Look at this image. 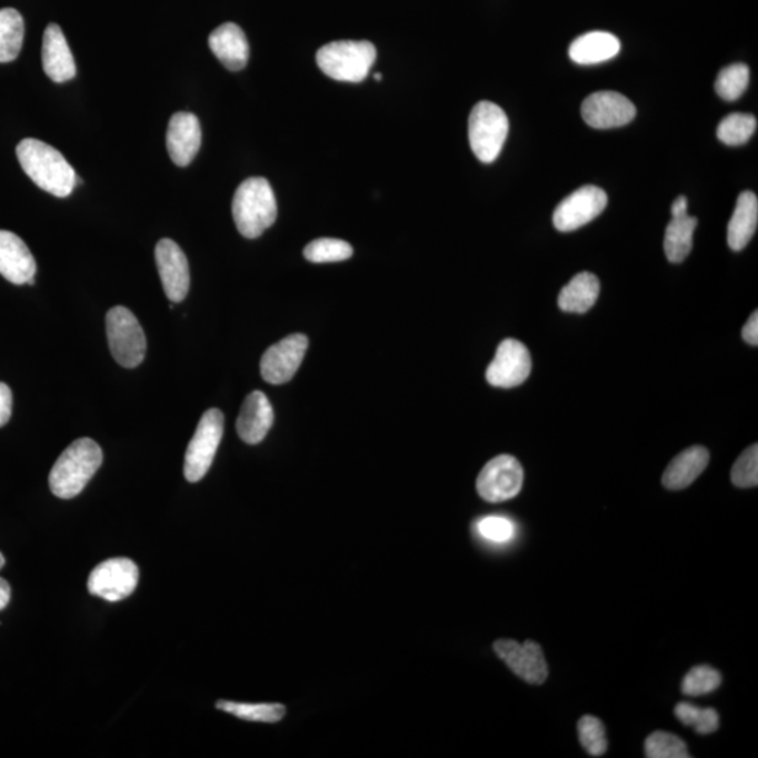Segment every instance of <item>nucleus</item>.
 <instances>
[{
  "label": "nucleus",
  "mask_w": 758,
  "mask_h": 758,
  "mask_svg": "<svg viewBox=\"0 0 758 758\" xmlns=\"http://www.w3.org/2000/svg\"><path fill=\"white\" fill-rule=\"evenodd\" d=\"M309 340L306 335L287 336L267 349L260 361V372L266 382L281 386L291 381L306 357Z\"/></svg>",
  "instance_id": "nucleus-11"
},
{
  "label": "nucleus",
  "mask_w": 758,
  "mask_h": 758,
  "mask_svg": "<svg viewBox=\"0 0 758 758\" xmlns=\"http://www.w3.org/2000/svg\"><path fill=\"white\" fill-rule=\"evenodd\" d=\"M111 355L120 366L136 368L146 359L147 338L136 315L124 307L111 308L106 317Z\"/></svg>",
  "instance_id": "nucleus-6"
},
{
  "label": "nucleus",
  "mask_w": 758,
  "mask_h": 758,
  "mask_svg": "<svg viewBox=\"0 0 758 758\" xmlns=\"http://www.w3.org/2000/svg\"><path fill=\"white\" fill-rule=\"evenodd\" d=\"M581 116L590 127L608 130L629 124L637 116V107L621 93L599 92L584 101Z\"/></svg>",
  "instance_id": "nucleus-15"
},
{
  "label": "nucleus",
  "mask_w": 758,
  "mask_h": 758,
  "mask_svg": "<svg viewBox=\"0 0 758 758\" xmlns=\"http://www.w3.org/2000/svg\"><path fill=\"white\" fill-rule=\"evenodd\" d=\"M303 256L311 263H336L353 256V248L345 240L322 238L313 240L303 249Z\"/></svg>",
  "instance_id": "nucleus-29"
},
{
  "label": "nucleus",
  "mask_w": 758,
  "mask_h": 758,
  "mask_svg": "<svg viewBox=\"0 0 758 758\" xmlns=\"http://www.w3.org/2000/svg\"><path fill=\"white\" fill-rule=\"evenodd\" d=\"M103 451L92 439L73 441L57 459L50 472V489L57 498L73 499L99 471Z\"/></svg>",
  "instance_id": "nucleus-2"
},
{
  "label": "nucleus",
  "mask_w": 758,
  "mask_h": 758,
  "mask_svg": "<svg viewBox=\"0 0 758 758\" xmlns=\"http://www.w3.org/2000/svg\"><path fill=\"white\" fill-rule=\"evenodd\" d=\"M709 462V452L706 447L694 446L687 448L669 463L664 478L665 488L681 490L697 480L699 475L706 471Z\"/></svg>",
  "instance_id": "nucleus-22"
},
{
  "label": "nucleus",
  "mask_w": 758,
  "mask_h": 758,
  "mask_svg": "<svg viewBox=\"0 0 758 758\" xmlns=\"http://www.w3.org/2000/svg\"><path fill=\"white\" fill-rule=\"evenodd\" d=\"M608 205L606 191L596 186H584L566 197L553 212V226L559 232H572L596 220Z\"/></svg>",
  "instance_id": "nucleus-10"
},
{
  "label": "nucleus",
  "mask_w": 758,
  "mask_h": 758,
  "mask_svg": "<svg viewBox=\"0 0 758 758\" xmlns=\"http://www.w3.org/2000/svg\"><path fill=\"white\" fill-rule=\"evenodd\" d=\"M4 566V557L2 553H0V569H2Z\"/></svg>",
  "instance_id": "nucleus-41"
},
{
  "label": "nucleus",
  "mask_w": 758,
  "mask_h": 758,
  "mask_svg": "<svg viewBox=\"0 0 758 758\" xmlns=\"http://www.w3.org/2000/svg\"><path fill=\"white\" fill-rule=\"evenodd\" d=\"M475 530L485 541L493 543L510 542L516 537L515 521L501 516H488L477 521Z\"/></svg>",
  "instance_id": "nucleus-35"
},
{
  "label": "nucleus",
  "mask_w": 758,
  "mask_h": 758,
  "mask_svg": "<svg viewBox=\"0 0 758 758\" xmlns=\"http://www.w3.org/2000/svg\"><path fill=\"white\" fill-rule=\"evenodd\" d=\"M645 756L648 758H690L687 746L679 736L655 732L645 741Z\"/></svg>",
  "instance_id": "nucleus-33"
},
{
  "label": "nucleus",
  "mask_w": 758,
  "mask_h": 758,
  "mask_svg": "<svg viewBox=\"0 0 758 758\" xmlns=\"http://www.w3.org/2000/svg\"><path fill=\"white\" fill-rule=\"evenodd\" d=\"M154 259L169 301H183L190 288L189 261L183 250L172 239H162L154 249Z\"/></svg>",
  "instance_id": "nucleus-14"
},
{
  "label": "nucleus",
  "mask_w": 758,
  "mask_h": 758,
  "mask_svg": "<svg viewBox=\"0 0 758 758\" xmlns=\"http://www.w3.org/2000/svg\"><path fill=\"white\" fill-rule=\"evenodd\" d=\"M42 68L56 83L68 82L77 77L71 48L58 24H48L42 37Z\"/></svg>",
  "instance_id": "nucleus-18"
},
{
  "label": "nucleus",
  "mask_w": 758,
  "mask_h": 758,
  "mask_svg": "<svg viewBox=\"0 0 758 758\" xmlns=\"http://www.w3.org/2000/svg\"><path fill=\"white\" fill-rule=\"evenodd\" d=\"M140 580V569L127 558L107 559L96 566L89 576L88 590L90 595L110 602H117L130 597L136 591Z\"/></svg>",
  "instance_id": "nucleus-8"
},
{
  "label": "nucleus",
  "mask_w": 758,
  "mask_h": 758,
  "mask_svg": "<svg viewBox=\"0 0 758 758\" xmlns=\"http://www.w3.org/2000/svg\"><path fill=\"white\" fill-rule=\"evenodd\" d=\"M13 395L7 383L0 382V427H3L12 416Z\"/></svg>",
  "instance_id": "nucleus-37"
},
{
  "label": "nucleus",
  "mask_w": 758,
  "mask_h": 758,
  "mask_svg": "<svg viewBox=\"0 0 758 758\" xmlns=\"http://www.w3.org/2000/svg\"><path fill=\"white\" fill-rule=\"evenodd\" d=\"M167 146L170 159L180 168L189 167L201 147V126L195 114L180 111L170 119Z\"/></svg>",
  "instance_id": "nucleus-17"
},
{
  "label": "nucleus",
  "mask_w": 758,
  "mask_h": 758,
  "mask_svg": "<svg viewBox=\"0 0 758 758\" xmlns=\"http://www.w3.org/2000/svg\"><path fill=\"white\" fill-rule=\"evenodd\" d=\"M223 435V415L220 409L207 410L187 447L184 457V477L189 482H199L211 468L213 458L221 445Z\"/></svg>",
  "instance_id": "nucleus-7"
},
{
  "label": "nucleus",
  "mask_w": 758,
  "mask_h": 758,
  "mask_svg": "<svg viewBox=\"0 0 758 758\" xmlns=\"http://www.w3.org/2000/svg\"><path fill=\"white\" fill-rule=\"evenodd\" d=\"M531 356L527 347L516 339L501 341L492 362L486 370V379L496 388L521 386L531 373Z\"/></svg>",
  "instance_id": "nucleus-12"
},
{
  "label": "nucleus",
  "mask_w": 758,
  "mask_h": 758,
  "mask_svg": "<svg viewBox=\"0 0 758 758\" xmlns=\"http://www.w3.org/2000/svg\"><path fill=\"white\" fill-rule=\"evenodd\" d=\"M579 739L584 749L592 757L605 755L608 749L606 728L601 720L586 715L578 724Z\"/></svg>",
  "instance_id": "nucleus-34"
},
{
  "label": "nucleus",
  "mask_w": 758,
  "mask_h": 758,
  "mask_svg": "<svg viewBox=\"0 0 758 758\" xmlns=\"http://www.w3.org/2000/svg\"><path fill=\"white\" fill-rule=\"evenodd\" d=\"M232 216L242 237L259 238L277 220V201L269 180L250 178L238 187L232 201Z\"/></svg>",
  "instance_id": "nucleus-3"
},
{
  "label": "nucleus",
  "mask_w": 758,
  "mask_h": 758,
  "mask_svg": "<svg viewBox=\"0 0 758 758\" xmlns=\"http://www.w3.org/2000/svg\"><path fill=\"white\" fill-rule=\"evenodd\" d=\"M688 201L685 196L679 197L671 206L672 218L687 216Z\"/></svg>",
  "instance_id": "nucleus-39"
},
{
  "label": "nucleus",
  "mask_w": 758,
  "mask_h": 758,
  "mask_svg": "<svg viewBox=\"0 0 758 758\" xmlns=\"http://www.w3.org/2000/svg\"><path fill=\"white\" fill-rule=\"evenodd\" d=\"M16 154L24 173L47 193L66 199L80 183L63 154L46 142L26 138L16 148Z\"/></svg>",
  "instance_id": "nucleus-1"
},
{
  "label": "nucleus",
  "mask_w": 758,
  "mask_h": 758,
  "mask_svg": "<svg viewBox=\"0 0 758 758\" xmlns=\"http://www.w3.org/2000/svg\"><path fill=\"white\" fill-rule=\"evenodd\" d=\"M722 676L709 666H697L687 672L681 690L686 696L701 697L718 690Z\"/></svg>",
  "instance_id": "nucleus-32"
},
{
  "label": "nucleus",
  "mask_w": 758,
  "mask_h": 758,
  "mask_svg": "<svg viewBox=\"0 0 758 758\" xmlns=\"http://www.w3.org/2000/svg\"><path fill=\"white\" fill-rule=\"evenodd\" d=\"M698 226L697 218L685 216L672 218L666 228L665 252L671 263H681L692 249L694 231Z\"/></svg>",
  "instance_id": "nucleus-25"
},
{
  "label": "nucleus",
  "mask_w": 758,
  "mask_h": 758,
  "mask_svg": "<svg viewBox=\"0 0 758 758\" xmlns=\"http://www.w3.org/2000/svg\"><path fill=\"white\" fill-rule=\"evenodd\" d=\"M758 226V200L751 191H745L739 196L732 218L728 227L729 248L739 252L749 245L755 237Z\"/></svg>",
  "instance_id": "nucleus-23"
},
{
  "label": "nucleus",
  "mask_w": 758,
  "mask_h": 758,
  "mask_svg": "<svg viewBox=\"0 0 758 758\" xmlns=\"http://www.w3.org/2000/svg\"><path fill=\"white\" fill-rule=\"evenodd\" d=\"M24 41V20L18 10L0 9V62H12L19 57Z\"/></svg>",
  "instance_id": "nucleus-26"
},
{
  "label": "nucleus",
  "mask_w": 758,
  "mask_h": 758,
  "mask_svg": "<svg viewBox=\"0 0 758 758\" xmlns=\"http://www.w3.org/2000/svg\"><path fill=\"white\" fill-rule=\"evenodd\" d=\"M217 709L231 714L239 719L249 722L277 724L286 715V707L281 704H240L232 701H218Z\"/></svg>",
  "instance_id": "nucleus-27"
},
{
  "label": "nucleus",
  "mask_w": 758,
  "mask_h": 758,
  "mask_svg": "<svg viewBox=\"0 0 758 758\" xmlns=\"http://www.w3.org/2000/svg\"><path fill=\"white\" fill-rule=\"evenodd\" d=\"M373 79L382 80V74L381 73L373 74Z\"/></svg>",
  "instance_id": "nucleus-42"
},
{
  "label": "nucleus",
  "mask_w": 758,
  "mask_h": 758,
  "mask_svg": "<svg viewBox=\"0 0 758 758\" xmlns=\"http://www.w3.org/2000/svg\"><path fill=\"white\" fill-rule=\"evenodd\" d=\"M750 82V69L745 63H734L719 72L715 90L726 101H735L746 92Z\"/></svg>",
  "instance_id": "nucleus-30"
},
{
  "label": "nucleus",
  "mask_w": 758,
  "mask_h": 758,
  "mask_svg": "<svg viewBox=\"0 0 758 758\" xmlns=\"http://www.w3.org/2000/svg\"><path fill=\"white\" fill-rule=\"evenodd\" d=\"M496 655L507 667L530 685H542L548 677V666L541 646L532 640L525 644L511 639H499L493 645Z\"/></svg>",
  "instance_id": "nucleus-13"
},
{
  "label": "nucleus",
  "mask_w": 758,
  "mask_h": 758,
  "mask_svg": "<svg viewBox=\"0 0 758 758\" xmlns=\"http://www.w3.org/2000/svg\"><path fill=\"white\" fill-rule=\"evenodd\" d=\"M600 293V281L595 275L580 273L559 293L558 306L563 312L586 313L595 307Z\"/></svg>",
  "instance_id": "nucleus-24"
},
{
  "label": "nucleus",
  "mask_w": 758,
  "mask_h": 758,
  "mask_svg": "<svg viewBox=\"0 0 758 758\" xmlns=\"http://www.w3.org/2000/svg\"><path fill=\"white\" fill-rule=\"evenodd\" d=\"M37 263L18 235L0 231V275L13 285L34 286Z\"/></svg>",
  "instance_id": "nucleus-16"
},
{
  "label": "nucleus",
  "mask_w": 758,
  "mask_h": 758,
  "mask_svg": "<svg viewBox=\"0 0 758 758\" xmlns=\"http://www.w3.org/2000/svg\"><path fill=\"white\" fill-rule=\"evenodd\" d=\"M741 336H744L746 343H749L751 346L758 345V313H757V311L752 312L749 320H747V323L745 325L744 330H741Z\"/></svg>",
  "instance_id": "nucleus-38"
},
{
  "label": "nucleus",
  "mask_w": 758,
  "mask_h": 758,
  "mask_svg": "<svg viewBox=\"0 0 758 758\" xmlns=\"http://www.w3.org/2000/svg\"><path fill=\"white\" fill-rule=\"evenodd\" d=\"M213 56L229 71H242L249 61V42L238 24L226 23L217 27L208 39Z\"/></svg>",
  "instance_id": "nucleus-20"
},
{
  "label": "nucleus",
  "mask_w": 758,
  "mask_h": 758,
  "mask_svg": "<svg viewBox=\"0 0 758 758\" xmlns=\"http://www.w3.org/2000/svg\"><path fill=\"white\" fill-rule=\"evenodd\" d=\"M377 60V48L368 41H335L320 48V71L339 82L360 83Z\"/></svg>",
  "instance_id": "nucleus-4"
},
{
  "label": "nucleus",
  "mask_w": 758,
  "mask_h": 758,
  "mask_svg": "<svg viewBox=\"0 0 758 758\" xmlns=\"http://www.w3.org/2000/svg\"><path fill=\"white\" fill-rule=\"evenodd\" d=\"M469 143L480 162L498 159L509 136V119L498 104L480 101L473 107L468 122Z\"/></svg>",
  "instance_id": "nucleus-5"
},
{
  "label": "nucleus",
  "mask_w": 758,
  "mask_h": 758,
  "mask_svg": "<svg viewBox=\"0 0 758 758\" xmlns=\"http://www.w3.org/2000/svg\"><path fill=\"white\" fill-rule=\"evenodd\" d=\"M275 423V410L269 398L263 392L253 391L249 395L240 409L237 430L240 439L247 445L255 446L266 439Z\"/></svg>",
  "instance_id": "nucleus-19"
},
{
  "label": "nucleus",
  "mask_w": 758,
  "mask_h": 758,
  "mask_svg": "<svg viewBox=\"0 0 758 758\" xmlns=\"http://www.w3.org/2000/svg\"><path fill=\"white\" fill-rule=\"evenodd\" d=\"M525 483V469L519 459L511 456H499L490 459L480 471L477 489L480 498L489 503L516 498Z\"/></svg>",
  "instance_id": "nucleus-9"
},
{
  "label": "nucleus",
  "mask_w": 758,
  "mask_h": 758,
  "mask_svg": "<svg viewBox=\"0 0 758 758\" xmlns=\"http://www.w3.org/2000/svg\"><path fill=\"white\" fill-rule=\"evenodd\" d=\"M757 130L755 116L735 113L725 117L718 127L717 136L725 146L739 147L750 140Z\"/></svg>",
  "instance_id": "nucleus-28"
},
{
  "label": "nucleus",
  "mask_w": 758,
  "mask_h": 758,
  "mask_svg": "<svg viewBox=\"0 0 758 758\" xmlns=\"http://www.w3.org/2000/svg\"><path fill=\"white\" fill-rule=\"evenodd\" d=\"M621 51V42L607 31L580 36L569 47V57L579 66H596L612 60Z\"/></svg>",
  "instance_id": "nucleus-21"
},
{
  "label": "nucleus",
  "mask_w": 758,
  "mask_h": 758,
  "mask_svg": "<svg viewBox=\"0 0 758 758\" xmlns=\"http://www.w3.org/2000/svg\"><path fill=\"white\" fill-rule=\"evenodd\" d=\"M675 714L682 725L691 726L699 735L714 734L719 728V715L714 708H699L680 702L677 704Z\"/></svg>",
  "instance_id": "nucleus-31"
},
{
  "label": "nucleus",
  "mask_w": 758,
  "mask_h": 758,
  "mask_svg": "<svg viewBox=\"0 0 758 758\" xmlns=\"http://www.w3.org/2000/svg\"><path fill=\"white\" fill-rule=\"evenodd\" d=\"M732 482L738 488H755L758 485V446L752 445L741 453L732 469Z\"/></svg>",
  "instance_id": "nucleus-36"
},
{
  "label": "nucleus",
  "mask_w": 758,
  "mask_h": 758,
  "mask_svg": "<svg viewBox=\"0 0 758 758\" xmlns=\"http://www.w3.org/2000/svg\"><path fill=\"white\" fill-rule=\"evenodd\" d=\"M10 595H12V591H10L8 581L0 578V611L8 607Z\"/></svg>",
  "instance_id": "nucleus-40"
}]
</instances>
